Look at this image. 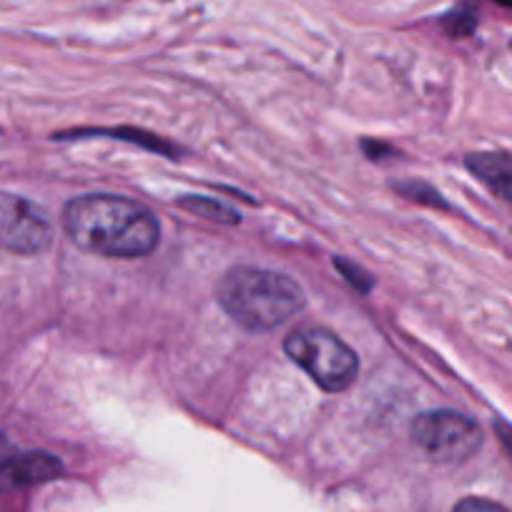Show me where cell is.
I'll return each mask as SVG.
<instances>
[{
  "mask_svg": "<svg viewBox=\"0 0 512 512\" xmlns=\"http://www.w3.org/2000/svg\"><path fill=\"white\" fill-rule=\"evenodd\" d=\"M465 164L487 189L495 191L507 204H512V154L482 151V154L467 156Z\"/></svg>",
  "mask_w": 512,
  "mask_h": 512,
  "instance_id": "7",
  "label": "cell"
},
{
  "mask_svg": "<svg viewBox=\"0 0 512 512\" xmlns=\"http://www.w3.org/2000/svg\"><path fill=\"white\" fill-rule=\"evenodd\" d=\"M216 299L234 322L254 332L279 327L304 307V292L292 277L256 267L226 272L216 284Z\"/></svg>",
  "mask_w": 512,
  "mask_h": 512,
  "instance_id": "2",
  "label": "cell"
},
{
  "mask_svg": "<svg viewBox=\"0 0 512 512\" xmlns=\"http://www.w3.org/2000/svg\"><path fill=\"white\" fill-rule=\"evenodd\" d=\"M63 229L76 246L108 259H136L159 244V221L144 204L123 196L91 194L68 201Z\"/></svg>",
  "mask_w": 512,
  "mask_h": 512,
  "instance_id": "1",
  "label": "cell"
},
{
  "mask_svg": "<svg viewBox=\"0 0 512 512\" xmlns=\"http://www.w3.org/2000/svg\"><path fill=\"white\" fill-rule=\"evenodd\" d=\"M452 512H510L505 510L497 502L485 500V497H465L462 502H457V507Z\"/></svg>",
  "mask_w": 512,
  "mask_h": 512,
  "instance_id": "11",
  "label": "cell"
},
{
  "mask_svg": "<svg viewBox=\"0 0 512 512\" xmlns=\"http://www.w3.org/2000/svg\"><path fill=\"white\" fill-rule=\"evenodd\" d=\"M492 3H497L502 8H512V0H492Z\"/></svg>",
  "mask_w": 512,
  "mask_h": 512,
  "instance_id": "13",
  "label": "cell"
},
{
  "mask_svg": "<svg viewBox=\"0 0 512 512\" xmlns=\"http://www.w3.org/2000/svg\"><path fill=\"white\" fill-rule=\"evenodd\" d=\"M51 221L31 201L0 194V246L16 254H38L51 244Z\"/></svg>",
  "mask_w": 512,
  "mask_h": 512,
  "instance_id": "5",
  "label": "cell"
},
{
  "mask_svg": "<svg viewBox=\"0 0 512 512\" xmlns=\"http://www.w3.org/2000/svg\"><path fill=\"white\" fill-rule=\"evenodd\" d=\"M412 440L437 462H465L482 445V430L472 417L455 410L425 412L412 422Z\"/></svg>",
  "mask_w": 512,
  "mask_h": 512,
  "instance_id": "4",
  "label": "cell"
},
{
  "mask_svg": "<svg viewBox=\"0 0 512 512\" xmlns=\"http://www.w3.org/2000/svg\"><path fill=\"white\" fill-rule=\"evenodd\" d=\"M284 352L327 392H342L359 372L357 354L324 327L294 329L284 339Z\"/></svg>",
  "mask_w": 512,
  "mask_h": 512,
  "instance_id": "3",
  "label": "cell"
},
{
  "mask_svg": "<svg viewBox=\"0 0 512 512\" xmlns=\"http://www.w3.org/2000/svg\"><path fill=\"white\" fill-rule=\"evenodd\" d=\"M61 472L63 462L56 455H48V452H28V455L8 457V460L0 462V492L56 480Z\"/></svg>",
  "mask_w": 512,
  "mask_h": 512,
  "instance_id": "6",
  "label": "cell"
},
{
  "mask_svg": "<svg viewBox=\"0 0 512 512\" xmlns=\"http://www.w3.org/2000/svg\"><path fill=\"white\" fill-rule=\"evenodd\" d=\"M334 267H337L339 272H342V277L347 279L352 287H357L359 292H369V289H372V277H369L367 272H362L359 267H354L352 262L342 259V256H337V259H334Z\"/></svg>",
  "mask_w": 512,
  "mask_h": 512,
  "instance_id": "9",
  "label": "cell"
},
{
  "mask_svg": "<svg viewBox=\"0 0 512 512\" xmlns=\"http://www.w3.org/2000/svg\"><path fill=\"white\" fill-rule=\"evenodd\" d=\"M475 16L467 11H460V13H452L450 18L445 21V28L452 33V36H470L472 31H475Z\"/></svg>",
  "mask_w": 512,
  "mask_h": 512,
  "instance_id": "10",
  "label": "cell"
},
{
  "mask_svg": "<svg viewBox=\"0 0 512 512\" xmlns=\"http://www.w3.org/2000/svg\"><path fill=\"white\" fill-rule=\"evenodd\" d=\"M8 455H11V442H8V437L0 432V462L8 460Z\"/></svg>",
  "mask_w": 512,
  "mask_h": 512,
  "instance_id": "12",
  "label": "cell"
},
{
  "mask_svg": "<svg viewBox=\"0 0 512 512\" xmlns=\"http://www.w3.org/2000/svg\"><path fill=\"white\" fill-rule=\"evenodd\" d=\"M181 209L191 211L196 216H204V219L219 221V224H236L239 221V214L229 209V206L219 204L214 199H204V196H189V199L179 201Z\"/></svg>",
  "mask_w": 512,
  "mask_h": 512,
  "instance_id": "8",
  "label": "cell"
}]
</instances>
